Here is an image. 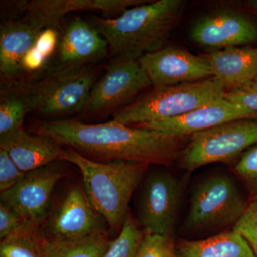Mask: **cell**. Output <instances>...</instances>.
I'll use <instances>...</instances> for the list:
<instances>
[{
	"instance_id": "obj_30",
	"label": "cell",
	"mask_w": 257,
	"mask_h": 257,
	"mask_svg": "<svg viewBox=\"0 0 257 257\" xmlns=\"http://www.w3.org/2000/svg\"><path fill=\"white\" fill-rule=\"evenodd\" d=\"M5 150L0 149V192H5L20 183L25 176Z\"/></svg>"
},
{
	"instance_id": "obj_29",
	"label": "cell",
	"mask_w": 257,
	"mask_h": 257,
	"mask_svg": "<svg viewBox=\"0 0 257 257\" xmlns=\"http://www.w3.org/2000/svg\"><path fill=\"white\" fill-rule=\"evenodd\" d=\"M224 98L257 116V82L255 81L227 91Z\"/></svg>"
},
{
	"instance_id": "obj_27",
	"label": "cell",
	"mask_w": 257,
	"mask_h": 257,
	"mask_svg": "<svg viewBox=\"0 0 257 257\" xmlns=\"http://www.w3.org/2000/svg\"><path fill=\"white\" fill-rule=\"evenodd\" d=\"M135 257H178L172 236L145 234Z\"/></svg>"
},
{
	"instance_id": "obj_13",
	"label": "cell",
	"mask_w": 257,
	"mask_h": 257,
	"mask_svg": "<svg viewBox=\"0 0 257 257\" xmlns=\"http://www.w3.org/2000/svg\"><path fill=\"white\" fill-rule=\"evenodd\" d=\"M109 45L92 23L75 18L61 33L47 72L92 65L106 57Z\"/></svg>"
},
{
	"instance_id": "obj_4",
	"label": "cell",
	"mask_w": 257,
	"mask_h": 257,
	"mask_svg": "<svg viewBox=\"0 0 257 257\" xmlns=\"http://www.w3.org/2000/svg\"><path fill=\"white\" fill-rule=\"evenodd\" d=\"M226 92L224 86L214 77L170 87L154 88L146 95L119 108L112 120L135 126L173 119L224 99Z\"/></svg>"
},
{
	"instance_id": "obj_17",
	"label": "cell",
	"mask_w": 257,
	"mask_h": 257,
	"mask_svg": "<svg viewBox=\"0 0 257 257\" xmlns=\"http://www.w3.org/2000/svg\"><path fill=\"white\" fill-rule=\"evenodd\" d=\"M0 149L25 173L64 160L65 150L53 139L29 133L23 127L1 135Z\"/></svg>"
},
{
	"instance_id": "obj_3",
	"label": "cell",
	"mask_w": 257,
	"mask_h": 257,
	"mask_svg": "<svg viewBox=\"0 0 257 257\" xmlns=\"http://www.w3.org/2000/svg\"><path fill=\"white\" fill-rule=\"evenodd\" d=\"M64 160L78 167L89 202L109 227L121 229L132 195L150 165L121 160L99 162L70 147L64 150Z\"/></svg>"
},
{
	"instance_id": "obj_22",
	"label": "cell",
	"mask_w": 257,
	"mask_h": 257,
	"mask_svg": "<svg viewBox=\"0 0 257 257\" xmlns=\"http://www.w3.org/2000/svg\"><path fill=\"white\" fill-rule=\"evenodd\" d=\"M111 241L105 233L84 237L44 241L45 257H102Z\"/></svg>"
},
{
	"instance_id": "obj_33",
	"label": "cell",
	"mask_w": 257,
	"mask_h": 257,
	"mask_svg": "<svg viewBox=\"0 0 257 257\" xmlns=\"http://www.w3.org/2000/svg\"><path fill=\"white\" fill-rule=\"evenodd\" d=\"M255 82H257V77H256V79H255Z\"/></svg>"
},
{
	"instance_id": "obj_15",
	"label": "cell",
	"mask_w": 257,
	"mask_h": 257,
	"mask_svg": "<svg viewBox=\"0 0 257 257\" xmlns=\"http://www.w3.org/2000/svg\"><path fill=\"white\" fill-rule=\"evenodd\" d=\"M241 119H257V116L224 98L178 117L135 126L178 136L191 137L194 134Z\"/></svg>"
},
{
	"instance_id": "obj_16",
	"label": "cell",
	"mask_w": 257,
	"mask_h": 257,
	"mask_svg": "<svg viewBox=\"0 0 257 257\" xmlns=\"http://www.w3.org/2000/svg\"><path fill=\"white\" fill-rule=\"evenodd\" d=\"M144 0H32L25 1L24 18L39 28H60L66 15L75 11H101L107 14L122 13L136 5L143 4Z\"/></svg>"
},
{
	"instance_id": "obj_21",
	"label": "cell",
	"mask_w": 257,
	"mask_h": 257,
	"mask_svg": "<svg viewBox=\"0 0 257 257\" xmlns=\"http://www.w3.org/2000/svg\"><path fill=\"white\" fill-rule=\"evenodd\" d=\"M0 95V136L23 127L28 113L34 111L28 84L4 83Z\"/></svg>"
},
{
	"instance_id": "obj_19",
	"label": "cell",
	"mask_w": 257,
	"mask_h": 257,
	"mask_svg": "<svg viewBox=\"0 0 257 257\" xmlns=\"http://www.w3.org/2000/svg\"><path fill=\"white\" fill-rule=\"evenodd\" d=\"M213 77L226 92L254 82L257 77V47H231L204 55Z\"/></svg>"
},
{
	"instance_id": "obj_32",
	"label": "cell",
	"mask_w": 257,
	"mask_h": 257,
	"mask_svg": "<svg viewBox=\"0 0 257 257\" xmlns=\"http://www.w3.org/2000/svg\"><path fill=\"white\" fill-rule=\"evenodd\" d=\"M252 4L257 8V0L256 1H253Z\"/></svg>"
},
{
	"instance_id": "obj_1",
	"label": "cell",
	"mask_w": 257,
	"mask_h": 257,
	"mask_svg": "<svg viewBox=\"0 0 257 257\" xmlns=\"http://www.w3.org/2000/svg\"><path fill=\"white\" fill-rule=\"evenodd\" d=\"M36 133L82 155L107 162L121 160L162 165H170L180 158L190 138L132 127L113 120L96 124L71 119L49 120L39 124Z\"/></svg>"
},
{
	"instance_id": "obj_9",
	"label": "cell",
	"mask_w": 257,
	"mask_h": 257,
	"mask_svg": "<svg viewBox=\"0 0 257 257\" xmlns=\"http://www.w3.org/2000/svg\"><path fill=\"white\" fill-rule=\"evenodd\" d=\"M65 174L56 162L27 172L20 183L0 195L29 224L39 226L49 214L52 193Z\"/></svg>"
},
{
	"instance_id": "obj_5",
	"label": "cell",
	"mask_w": 257,
	"mask_h": 257,
	"mask_svg": "<svg viewBox=\"0 0 257 257\" xmlns=\"http://www.w3.org/2000/svg\"><path fill=\"white\" fill-rule=\"evenodd\" d=\"M97 79V72L91 65L47 72L28 84L33 111L55 118L85 110Z\"/></svg>"
},
{
	"instance_id": "obj_10",
	"label": "cell",
	"mask_w": 257,
	"mask_h": 257,
	"mask_svg": "<svg viewBox=\"0 0 257 257\" xmlns=\"http://www.w3.org/2000/svg\"><path fill=\"white\" fill-rule=\"evenodd\" d=\"M151 86L138 60L116 58L94 84L85 110L96 113L123 107Z\"/></svg>"
},
{
	"instance_id": "obj_7",
	"label": "cell",
	"mask_w": 257,
	"mask_h": 257,
	"mask_svg": "<svg viewBox=\"0 0 257 257\" xmlns=\"http://www.w3.org/2000/svg\"><path fill=\"white\" fill-rule=\"evenodd\" d=\"M257 145V119H241L194 134L179 158L192 172L202 166L232 160Z\"/></svg>"
},
{
	"instance_id": "obj_26",
	"label": "cell",
	"mask_w": 257,
	"mask_h": 257,
	"mask_svg": "<svg viewBox=\"0 0 257 257\" xmlns=\"http://www.w3.org/2000/svg\"><path fill=\"white\" fill-rule=\"evenodd\" d=\"M234 172L247 189L250 200L257 199V145L241 155Z\"/></svg>"
},
{
	"instance_id": "obj_24",
	"label": "cell",
	"mask_w": 257,
	"mask_h": 257,
	"mask_svg": "<svg viewBox=\"0 0 257 257\" xmlns=\"http://www.w3.org/2000/svg\"><path fill=\"white\" fill-rule=\"evenodd\" d=\"M60 35V28H47L41 30L33 46L24 57L23 74H37L47 69L57 50Z\"/></svg>"
},
{
	"instance_id": "obj_11",
	"label": "cell",
	"mask_w": 257,
	"mask_h": 257,
	"mask_svg": "<svg viewBox=\"0 0 257 257\" xmlns=\"http://www.w3.org/2000/svg\"><path fill=\"white\" fill-rule=\"evenodd\" d=\"M154 88L170 87L213 77L203 55H193L175 47H163L138 60Z\"/></svg>"
},
{
	"instance_id": "obj_25",
	"label": "cell",
	"mask_w": 257,
	"mask_h": 257,
	"mask_svg": "<svg viewBox=\"0 0 257 257\" xmlns=\"http://www.w3.org/2000/svg\"><path fill=\"white\" fill-rule=\"evenodd\" d=\"M144 236L138 223L128 214L119 236L111 241L102 257H135Z\"/></svg>"
},
{
	"instance_id": "obj_2",
	"label": "cell",
	"mask_w": 257,
	"mask_h": 257,
	"mask_svg": "<svg viewBox=\"0 0 257 257\" xmlns=\"http://www.w3.org/2000/svg\"><path fill=\"white\" fill-rule=\"evenodd\" d=\"M182 0H158L132 7L116 18L93 15L91 23L116 58L138 60L163 48L183 14Z\"/></svg>"
},
{
	"instance_id": "obj_14",
	"label": "cell",
	"mask_w": 257,
	"mask_h": 257,
	"mask_svg": "<svg viewBox=\"0 0 257 257\" xmlns=\"http://www.w3.org/2000/svg\"><path fill=\"white\" fill-rule=\"evenodd\" d=\"M193 41L214 48H231L257 40V25L247 17L221 10L198 20L190 32Z\"/></svg>"
},
{
	"instance_id": "obj_6",
	"label": "cell",
	"mask_w": 257,
	"mask_h": 257,
	"mask_svg": "<svg viewBox=\"0 0 257 257\" xmlns=\"http://www.w3.org/2000/svg\"><path fill=\"white\" fill-rule=\"evenodd\" d=\"M247 204L229 175L208 176L193 189L186 229L199 231L234 226Z\"/></svg>"
},
{
	"instance_id": "obj_23",
	"label": "cell",
	"mask_w": 257,
	"mask_h": 257,
	"mask_svg": "<svg viewBox=\"0 0 257 257\" xmlns=\"http://www.w3.org/2000/svg\"><path fill=\"white\" fill-rule=\"evenodd\" d=\"M39 226L28 224L14 234L2 239L0 257H45L43 234Z\"/></svg>"
},
{
	"instance_id": "obj_12",
	"label": "cell",
	"mask_w": 257,
	"mask_h": 257,
	"mask_svg": "<svg viewBox=\"0 0 257 257\" xmlns=\"http://www.w3.org/2000/svg\"><path fill=\"white\" fill-rule=\"evenodd\" d=\"M106 221L94 209L84 189H71L52 213L42 233L47 240H64L105 233Z\"/></svg>"
},
{
	"instance_id": "obj_20",
	"label": "cell",
	"mask_w": 257,
	"mask_h": 257,
	"mask_svg": "<svg viewBox=\"0 0 257 257\" xmlns=\"http://www.w3.org/2000/svg\"><path fill=\"white\" fill-rule=\"evenodd\" d=\"M178 257H257L247 241L234 231L176 245Z\"/></svg>"
},
{
	"instance_id": "obj_8",
	"label": "cell",
	"mask_w": 257,
	"mask_h": 257,
	"mask_svg": "<svg viewBox=\"0 0 257 257\" xmlns=\"http://www.w3.org/2000/svg\"><path fill=\"white\" fill-rule=\"evenodd\" d=\"M182 193L180 182L168 171H155L148 175L138 207L139 224L144 234L172 236Z\"/></svg>"
},
{
	"instance_id": "obj_18",
	"label": "cell",
	"mask_w": 257,
	"mask_h": 257,
	"mask_svg": "<svg viewBox=\"0 0 257 257\" xmlns=\"http://www.w3.org/2000/svg\"><path fill=\"white\" fill-rule=\"evenodd\" d=\"M41 29L25 18L8 20L0 26V74L5 83L23 75L22 62L33 46Z\"/></svg>"
},
{
	"instance_id": "obj_31",
	"label": "cell",
	"mask_w": 257,
	"mask_h": 257,
	"mask_svg": "<svg viewBox=\"0 0 257 257\" xmlns=\"http://www.w3.org/2000/svg\"><path fill=\"white\" fill-rule=\"evenodd\" d=\"M28 224H29L24 220L16 211L4 203L0 202V238L1 239L14 234Z\"/></svg>"
},
{
	"instance_id": "obj_28",
	"label": "cell",
	"mask_w": 257,
	"mask_h": 257,
	"mask_svg": "<svg viewBox=\"0 0 257 257\" xmlns=\"http://www.w3.org/2000/svg\"><path fill=\"white\" fill-rule=\"evenodd\" d=\"M232 230L244 238L257 256V199L248 202Z\"/></svg>"
}]
</instances>
